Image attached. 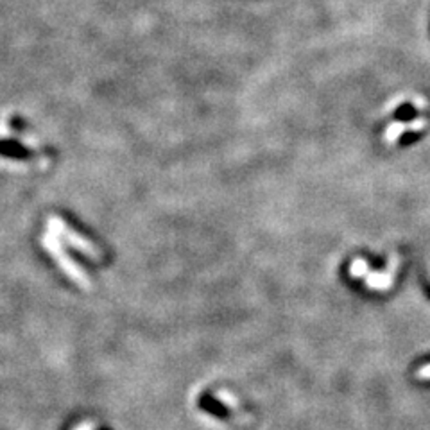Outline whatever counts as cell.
Instances as JSON below:
<instances>
[{"label": "cell", "instance_id": "6da1fadb", "mask_svg": "<svg viewBox=\"0 0 430 430\" xmlns=\"http://www.w3.org/2000/svg\"><path fill=\"white\" fill-rule=\"evenodd\" d=\"M42 246L47 249L49 255L54 258L56 264L60 265L61 271H63L72 282H75V284L80 285L81 289H84V291H88V289L91 287V282L87 272L83 271V267H81L77 262H74L68 257L67 251L63 249V244H61V241L56 237V235H52V233L44 235V237H42Z\"/></svg>", "mask_w": 430, "mask_h": 430}, {"label": "cell", "instance_id": "7a4b0ae2", "mask_svg": "<svg viewBox=\"0 0 430 430\" xmlns=\"http://www.w3.org/2000/svg\"><path fill=\"white\" fill-rule=\"evenodd\" d=\"M47 229L49 233L56 235V237L63 241L67 246L83 253L84 257H88L90 260H103V251H101L94 242L88 241L87 237H83V235H80V233L74 232L72 228H68L63 219H60L58 215H52V217L47 219Z\"/></svg>", "mask_w": 430, "mask_h": 430}, {"label": "cell", "instance_id": "3957f363", "mask_svg": "<svg viewBox=\"0 0 430 430\" xmlns=\"http://www.w3.org/2000/svg\"><path fill=\"white\" fill-rule=\"evenodd\" d=\"M425 124H426L425 119H416L409 124L393 122L389 127H387L386 133H384V140H386L387 144H395L403 133H407V131H422L423 127H425Z\"/></svg>", "mask_w": 430, "mask_h": 430}, {"label": "cell", "instance_id": "277c9868", "mask_svg": "<svg viewBox=\"0 0 430 430\" xmlns=\"http://www.w3.org/2000/svg\"><path fill=\"white\" fill-rule=\"evenodd\" d=\"M395 280V272L391 269L386 271H369L366 274V285L371 291H389Z\"/></svg>", "mask_w": 430, "mask_h": 430}, {"label": "cell", "instance_id": "5b68a950", "mask_svg": "<svg viewBox=\"0 0 430 430\" xmlns=\"http://www.w3.org/2000/svg\"><path fill=\"white\" fill-rule=\"evenodd\" d=\"M367 272H369V265H367V262L364 260V258H355V260L351 262L350 277L353 278V280H357V278H366Z\"/></svg>", "mask_w": 430, "mask_h": 430}, {"label": "cell", "instance_id": "8992f818", "mask_svg": "<svg viewBox=\"0 0 430 430\" xmlns=\"http://www.w3.org/2000/svg\"><path fill=\"white\" fill-rule=\"evenodd\" d=\"M418 379L419 380H430V364H425L418 369Z\"/></svg>", "mask_w": 430, "mask_h": 430}, {"label": "cell", "instance_id": "52a82bcc", "mask_svg": "<svg viewBox=\"0 0 430 430\" xmlns=\"http://www.w3.org/2000/svg\"><path fill=\"white\" fill-rule=\"evenodd\" d=\"M219 398H221L222 403H226V405L237 407V403H235V398H233V396H226L225 391H221V393H219Z\"/></svg>", "mask_w": 430, "mask_h": 430}, {"label": "cell", "instance_id": "ba28073f", "mask_svg": "<svg viewBox=\"0 0 430 430\" xmlns=\"http://www.w3.org/2000/svg\"><path fill=\"white\" fill-rule=\"evenodd\" d=\"M75 430H94V426H91L90 423H81V425L77 426Z\"/></svg>", "mask_w": 430, "mask_h": 430}]
</instances>
